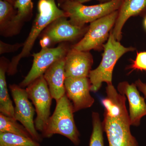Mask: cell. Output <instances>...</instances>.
Wrapping results in <instances>:
<instances>
[{"mask_svg": "<svg viewBox=\"0 0 146 146\" xmlns=\"http://www.w3.org/2000/svg\"><path fill=\"white\" fill-rule=\"evenodd\" d=\"M57 1L58 4V5L60 6L61 5V4L63 3L65 1H67V0H56Z\"/></svg>", "mask_w": 146, "mask_h": 146, "instance_id": "27", "label": "cell"}, {"mask_svg": "<svg viewBox=\"0 0 146 146\" xmlns=\"http://www.w3.org/2000/svg\"><path fill=\"white\" fill-rule=\"evenodd\" d=\"M17 121L14 118L0 113V132L33 138L26 128L23 125L18 123Z\"/></svg>", "mask_w": 146, "mask_h": 146, "instance_id": "19", "label": "cell"}, {"mask_svg": "<svg viewBox=\"0 0 146 146\" xmlns=\"http://www.w3.org/2000/svg\"><path fill=\"white\" fill-rule=\"evenodd\" d=\"M118 11L117 18L112 31L115 39L120 42L124 25L130 17L146 16V0H123Z\"/></svg>", "mask_w": 146, "mask_h": 146, "instance_id": "14", "label": "cell"}, {"mask_svg": "<svg viewBox=\"0 0 146 146\" xmlns=\"http://www.w3.org/2000/svg\"><path fill=\"white\" fill-rule=\"evenodd\" d=\"M118 14V10L116 11L91 23L83 38L72 48L81 51H89L104 48L105 42L108 39L115 26Z\"/></svg>", "mask_w": 146, "mask_h": 146, "instance_id": "5", "label": "cell"}, {"mask_svg": "<svg viewBox=\"0 0 146 146\" xmlns=\"http://www.w3.org/2000/svg\"><path fill=\"white\" fill-rule=\"evenodd\" d=\"M9 88L15 103L14 118L26 128L33 140L40 143L43 137L35 128L34 121L35 110L29 100L26 89L16 84H10Z\"/></svg>", "mask_w": 146, "mask_h": 146, "instance_id": "8", "label": "cell"}, {"mask_svg": "<svg viewBox=\"0 0 146 146\" xmlns=\"http://www.w3.org/2000/svg\"><path fill=\"white\" fill-rule=\"evenodd\" d=\"M65 60V57L55 62L43 75L52 98L56 102L66 94Z\"/></svg>", "mask_w": 146, "mask_h": 146, "instance_id": "15", "label": "cell"}, {"mask_svg": "<svg viewBox=\"0 0 146 146\" xmlns=\"http://www.w3.org/2000/svg\"><path fill=\"white\" fill-rule=\"evenodd\" d=\"M68 18L65 16L57 18L45 29L41 35L42 48L59 42L74 41L85 35L88 27L73 25Z\"/></svg>", "mask_w": 146, "mask_h": 146, "instance_id": "7", "label": "cell"}, {"mask_svg": "<svg viewBox=\"0 0 146 146\" xmlns=\"http://www.w3.org/2000/svg\"><path fill=\"white\" fill-rule=\"evenodd\" d=\"M132 71L134 70L146 71V52H137L135 60H132V63L129 67Z\"/></svg>", "mask_w": 146, "mask_h": 146, "instance_id": "22", "label": "cell"}, {"mask_svg": "<svg viewBox=\"0 0 146 146\" xmlns=\"http://www.w3.org/2000/svg\"><path fill=\"white\" fill-rule=\"evenodd\" d=\"M26 89L29 99L31 100L35 107V128L37 131L42 133L50 117L52 97L43 75L31 83Z\"/></svg>", "mask_w": 146, "mask_h": 146, "instance_id": "6", "label": "cell"}, {"mask_svg": "<svg viewBox=\"0 0 146 146\" xmlns=\"http://www.w3.org/2000/svg\"><path fill=\"white\" fill-rule=\"evenodd\" d=\"M117 89L120 94L125 96L128 100L131 125L138 126L141 119L146 115L145 98L140 95L135 84H129L127 82H123L119 84Z\"/></svg>", "mask_w": 146, "mask_h": 146, "instance_id": "13", "label": "cell"}, {"mask_svg": "<svg viewBox=\"0 0 146 146\" xmlns=\"http://www.w3.org/2000/svg\"><path fill=\"white\" fill-rule=\"evenodd\" d=\"M63 16L67 17L64 11L56 5V0H39L37 13L31 30L21 52L14 56L9 62L7 74L11 76L16 74L19 61L23 58L29 56L37 37L53 21Z\"/></svg>", "mask_w": 146, "mask_h": 146, "instance_id": "1", "label": "cell"}, {"mask_svg": "<svg viewBox=\"0 0 146 146\" xmlns=\"http://www.w3.org/2000/svg\"><path fill=\"white\" fill-rule=\"evenodd\" d=\"M3 1L7 2L11 4L12 5L14 6L16 1H17L18 0H3Z\"/></svg>", "mask_w": 146, "mask_h": 146, "instance_id": "26", "label": "cell"}, {"mask_svg": "<svg viewBox=\"0 0 146 146\" xmlns=\"http://www.w3.org/2000/svg\"><path fill=\"white\" fill-rule=\"evenodd\" d=\"M17 13L14 6L0 0V33L2 36H9L11 27Z\"/></svg>", "mask_w": 146, "mask_h": 146, "instance_id": "18", "label": "cell"}, {"mask_svg": "<svg viewBox=\"0 0 146 146\" xmlns=\"http://www.w3.org/2000/svg\"><path fill=\"white\" fill-rule=\"evenodd\" d=\"M56 102L54 112L42 132V137L50 138L54 134H60L68 138L75 145H79L80 134L74 119L72 103L66 94Z\"/></svg>", "mask_w": 146, "mask_h": 146, "instance_id": "2", "label": "cell"}, {"mask_svg": "<svg viewBox=\"0 0 146 146\" xmlns=\"http://www.w3.org/2000/svg\"><path fill=\"white\" fill-rule=\"evenodd\" d=\"M144 26L145 27V28L146 30V16L144 17Z\"/></svg>", "mask_w": 146, "mask_h": 146, "instance_id": "28", "label": "cell"}, {"mask_svg": "<svg viewBox=\"0 0 146 146\" xmlns=\"http://www.w3.org/2000/svg\"><path fill=\"white\" fill-rule=\"evenodd\" d=\"M93 64V56L89 51L70 49L65 56L66 78H89Z\"/></svg>", "mask_w": 146, "mask_h": 146, "instance_id": "12", "label": "cell"}, {"mask_svg": "<svg viewBox=\"0 0 146 146\" xmlns=\"http://www.w3.org/2000/svg\"><path fill=\"white\" fill-rule=\"evenodd\" d=\"M70 49L64 43L55 48L42 47L39 52L33 53V63L30 70L19 84L22 88L27 87L45 72L55 62L65 57Z\"/></svg>", "mask_w": 146, "mask_h": 146, "instance_id": "9", "label": "cell"}, {"mask_svg": "<svg viewBox=\"0 0 146 146\" xmlns=\"http://www.w3.org/2000/svg\"><path fill=\"white\" fill-rule=\"evenodd\" d=\"M135 84L138 90L143 94L145 98H146V83L143 82L141 80L138 79L135 82Z\"/></svg>", "mask_w": 146, "mask_h": 146, "instance_id": "24", "label": "cell"}, {"mask_svg": "<svg viewBox=\"0 0 146 146\" xmlns=\"http://www.w3.org/2000/svg\"><path fill=\"white\" fill-rule=\"evenodd\" d=\"M24 43H16L14 44H9L0 41V54L14 52L21 47L23 46Z\"/></svg>", "mask_w": 146, "mask_h": 146, "instance_id": "23", "label": "cell"}, {"mask_svg": "<svg viewBox=\"0 0 146 146\" xmlns=\"http://www.w3.org/2000/svg\"><path fill=\"white\" fill-rule=\"evenodd\" d=\"M9 62L6 58H1L0 112L6 116L14 118V107L9 94L6 80V73L7 72Z\"/></svg>", "mask_w": 146, "mask_h": 146, "instance_id": "16", "label": "cell"}, {"mask_svg": "<svg viewBox=\"0 0 146 146\" xmlns=\"http://www.w3.org/2000/svg\"><path fill=\"white\" fill-rule=\"evenodd\" d=\"M14 7L17 13L11 27L9 36L18 34L24 23L29 21L33 15L32 0H18Z\"/></svg>", "mask_w": 146, "mask_h": 146, "instance_id": "17", "label": "cell"}, {"mask_svg": "<svg viewBox=\"0 0 146 146\" xmlns=\"http://www.w3.org/2000/svg\"><path fill=\"white\" fill-rule=\"evenodd\" d=\"M102 122L109 146H139L130 131V118L121 119L104 113Z\"/></svg>", "mask_w": 146, "mask_h": 146, "instance_id": "10", "label": "cell"}, {"mask_svg": "<svg viewBox=\"0 0 146 146\" xmlns=\"http://www.w3.org/2000/svg\"><path fill=\"white\" fill-rule=\"evenodd\" d=\"M123 0H112L93 5H85L80 3L67 0L59 6L73 25L85 27L92 22L118 10Z\"/></svg>", "mask_w": 146, "mask_h": 146, "instance_id": "4", "label": "cell"}, {"mask_svg": "<svg viewBox=\"0 0 146 146\" xmlns=\"http://www.w3.org/2000/svg\"><path fill=\"white\" fill-rule=\"evenodd\" d=\"M71 1L83 4L84 3L87 2L89 1H91V0H71ZM97 1H99L101 2L102 3H104L110 1H112V0H97Z\"/></svg>", "mask_w": 146, "mask_h": 146, "instance_id": "25", "label": "cell"}, {"mask_svg": "<svg viewBox=\"0 0 146 146\" xmlns=\"http://www.w3.org/2000/svg\"><path fill=\"white\" fill-rule=\"evenodd\" d=\"M66 95L72 103L74 112L91 107L95 100L91 96L89 78H65Z\"/></svg>", "mask_w": 146, "mask_h": 146, "instance_id": "11", "label": "cell"}, {"mask_svg": "<svg viewBox=\"0 0 146 146\" xmlns=\"http://www.w3.org/2000/svg\"><path fill=\"white\" fill-rule=\"evenodd\" d=\"M93 130L90 137L89 146H104L103 127L98 113L92 114Z\"/></svg>", "mask_w": 146, "mask_h": 146, "instance_id": "21", "label": "cell"}, {"mask_svg": "<svg viewBox=\"0 0 146 146\" xmlns=\"http://www.w3.org/2000/svg\"><path fill=\"white\" fill-rule=\"evenodd\" d=\"M112 30L107 42L104 46V51L101 62L98 68L89 73V78L92 92L98 91L102 82H106L107 84H112V73L117 61L126 53L135 50L133 47H125L121 44L115 39Z\"/></svg>", "mask_w": 146, "mask_h": 146, "instance_id": "3", "label": "cell"}, {"mask_svg": "<svg viewBox=\"0 0 146 146\" xmlns=\"http://www.w3.org/2000/svg\"><path fill=\"white\" fill-rule=\"evenodd\" d=\"M0 146H41L33 138L0 132Z\"/></svg>", "mask_w": 146, "mask_h": 146, "instance_id": "20", "label": "cell"}]
</instances>
